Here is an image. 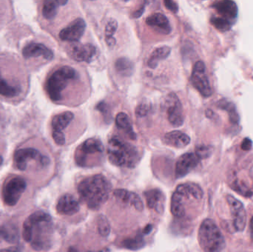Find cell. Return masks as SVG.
Wrapping results in <instances>:
<instances>
[{
  "label": "cell",
  "instance_id": "1",
  "mask_svg": "<svg viewBox=\"0 0 253 252\" xmlns=\"http://www.w3.org/2000/svg\"><path fill=\"white\" fill-rule=\"evenodd\" d=\"M53 233L51 217L43 211L30 214L23 224V239L36 251H48L51 248Z\"/></svg>",
  "mask_w": 253,
  "mask_h": 252
},
{
  "label": "cell",
  "instance_id": "2",
  "mask_svg": "<svg viewBox=\"0 0 253 252\" xmlns=\"http://www.w3.org/2000/svg\"><path fill=\"white\" fill-rule=\"evenodd\" d=\"M112 185L102 175L88 177L79 183L78 193L90 209H99L109 198Z\"/></svg>",
  "mask_w": 253,
  "mask_h": 252
},
{
  "label": "cell",
  "instance_id": "3",
  "mask_svg": "<svg viewBox=\"0 0 253 252\" xmlns=\"http://www.w3.org/2000/svg\"><path fill=\"white\" fill-rule=\"evenodd\" d=\"M203 196V190L196 183H185L179 185L172 195V214L177 219H185L187 217L188 206L193 203L202 201Z\"/></svg>",
  "mask_w": 253,
  "mask_h": 252
},
{
  "label": "cell",
  "instance_id": "4",
  "mask_svg": "<svg viewBox=\"0 0 253 252\" xmlns=\"http://www.w3.org/2000/svg\"><path fill=\"white\" fill-rule=\"evenodd\" d=\"M108 156L112 164L127 168L135 167L141 158L135 146L117 137L108 141Z\"/></svg>",
  "mask_w": 253,
  "mask_h": 252
},
{
  "label": "cell",
  "instance_id": "5",
  "mask_svg": "<svg viewBox=\"0 0 253 252\" xmlns=\"http://www.w3.org/2000/svg\"><path fill=\"white\" fill-rule=\"evenodd\" d=\"M199 245L205 252H224L226 248L225 237L217 224L211 219H205L199 227Z\"/></svg>",
  "mask_w": 253,
  "mask_h": 252
},
{
  "label": "cell",
  "instance_id": "6",
  "mask_svg": "<svg viewBox=\"0 0 253 252\" xmlns=\"http://www.w3.org/2000/svg\"><path fill=\"white\" fill-rule=\"evenodd\" d=\"M77 79V73L70 66H63L49 76L46 84V91L53 101L62 99V94L70 82Z\"/></svg>",
  "mask_w": 253,
  "mask_h": 252
},
{
  "label": "cell",
  "instance_id": "7",
  "mask_svg": "<svg viewBox=\"0 0 253 252\" xmlns=\"http://www.w3.org/2000/svg\"><path fill=\"white\" fill-rule=\"evenodd\" d=\"M104 152V146L99 139L91 137L78 147L75 153V160L79 166L89 167L93 166L92 156L102 155Z\"/></svg>",
  "mask_w": 253,
  "mask_h": 252
},
{
  "label": "cell",
  "instance_id": "8",
  "mask_svg": "<svg viewBox=\"0 0 253 252\" xmlns=\"http://www.w3.org/2000/svg\"><path fill=\"white\" fill-rule=\"evenodd\" d=\"M27 183L24 178L20 176L11 178L5 182L2 187V200L8 206H14L25 191Z\"/></svg>",
  "mask_w": 253,
  "mask_h": 252
},
{
  "label": "cell",
  "instance_id": "9",
  "mask_svg": "<svg viewBox=\"0 0 253 252\" xmlns=\"http://www.w3.org/2000/svg\"><path fill=\"white\" fill-rule=\"evenodd\" d=\"M31 160L38 161L42 166H47L50 159L47 156H43L38 150L31 147L21 148L14 153V163L17 169L20 171L26 170L28 162Z\"/></svg>",
  "mask_w": 253,
  "mask_h": 252
},
{
  "label": "cell",
  "instance_id": "10",
  "mask_svg": "<svg viewBox=\"0 0 253 252\" xmlns=\"http://www.w3.org/2000/svg\"><path fill=\"white\" fill-rule=\"evenodd\" d=\"M191 82L193 87L202 96L207 98L212 95V89L206 74V67L202 61H199L195 64L191 75Z\"/></svg>",
  "mask_w": 253,
  "mask_h": 252
},
{
  "label": "cell",
  "instance_id": "11",
  "mask_svg": "<svg viewBox=\"0 0 253 252\" xmlns=\"http://www.w3.org/2000/svg\"><path fill=\"white\" fill-rule=\"evenodd\" d=\"M167 118L172 125L181 127L184 124L183 109L182 103L174 92L168 94L165 100Z\"/></svg>",
  "mask_w": 253,
  "mask_h": 252
},
{
  "label": "cell",
  "instance_id": "12",
  "mask_svg": "<svg viewBox=\"0 0 253 252\" xmlns=\"http://www.w3.org/2000/svg\"><path fill=\"white\" fill-rule=\"evenodd\" d=\"M227 201L230 208L234 228L235 231L241 232L245 229L247 224V214L244 204L231 195L227 196Z\"/></svg>",
  "mask_w": 253,
  "mask_h": 252
},
{
  "label": "cell",
  "instance_id": "13",
  "mask_svg": "<svg viewBox=\"0 0 253 252\" xmlns=\"http://www.w3.org/2000/svg\"><path fill=\"white\" fill-rule=\"evenodd\" d=\"M86 28V23L82 18H77L72 22L69 26L65 27L59 33V38L63 41L73 42L79 41Z\"/></svg>",
  "mask_w": 253,
  "mask_h": 252
},
{
  "label": "cell",
  "instance_id": "14",
  "mask_svg": "<svg viewBox=\"0 0 253 252\" xmlns=\"http://www.w3.org/2000/svg\"><path fill=\"white\" fill-rule=\"evenodd\" d=\"M200 162L196 153H187L182 155L176 164V178H182L195 169Z\"/></svg>",
  "mask_w": 253,
  "mask_h": 252
},
{
  "label": "cell",
  "instance_id": "15",
  "mask_svg": "<svg viewBox=\"0 0 253 252\" xmlns=\"http://www.w3.org/2000/svg\"><path fill=\"white\" fill-rule=\"evenodd\" d=\"M69 54L73 60L76 62H92L96 55V48L91 44H76L70 47Z\"/></svg>",
  "mask_w": 253,
  "mask_h": 252
},
{
  "label": "cell",
  "instance_id": "16",
  "mask_svg": "<svg viewBox=\"0 0 253 252\" xmlns=\"http://www.w3.org/2000/svg\"><path fill=\"white\" fill-rule=\"evenodd\" d=\"M23 55L25 59L43 57L50 61L53 58V53L50 49L41 43H30L24 46Z\"/></svg>",
  "mask_w": 253,
  "mask_h": 252
},
{
  "label": "cell",
  "instance_id": "17",
  "mask_svg": "<svg viewBox=\"0 0 253 252\" xmlns=\"http://www.w3.org/2000/svg\"><path fill=\"white\" fill-rule=\"evenodd\" d=\"M79 203L70 194L62 195L56 205V211L61 215L72 216L79 212Z\"/></svg>",
  "mask_w": 253,
  "mask_h": 252
},
{
  "label": "cell",
  "instance_id": "18",
  "mask_svg": "<svg viewBox=\"0 0 253 252\" xmlns=\"http://www.w3.org/2000/svg\"><path fill=\"white\" fill-rule=\"evenodd\" d=\"M146 24L153 27L158 33L168 35L171 33L172 28L170 22L165 15L161 13H156L146 19Z\"/></svg>",
  "mask_w": 253,
  "mask_h": 252
},
{
  "label": "cell",
  "instance_id": "19",
  "mask_svg": "<svg viewBox=\"0 0 253 252\" xmlns=\"http://www.w3.org/2000/svg\"><path fill=\"white\" fill-rule=\"evenodd\" d=\"M147 206L150 209H154L159 214H162L164 209V194L158 189H150L144 193Z\"/></svg>",
  "mask_w": 253,
  "mask_h": 252
},
{
  "label": "cell",
  "instance_id": "20",
  "mask_svg": "<svg viewBox=\"0 0 253 252\" xmlns=\"http://www.w3.org/2000/svg\"><path fill=\"white\" fill-rule=\"evenodd\" d=\"M20 85L11 82L9 79L3 76L0 71V95L7 99L17 98L23 92Z\"/></svg>",
  "mask_w": 253,
  "mask_h": 252
},
{
  "label": "cell",
  "instance_id": "21",
  "mask_svg": "<svg viewBox=\"0 0 253 252\" xmlns=\"http://www.w3.org/2000/svg\"><path fill=\"white\" fill-rule=\"evenodd\" d=\"M114 195L118 201L131 206L137 211H141L144 208L141 198L134 192H129L125 189H116L114 192Z\"/></svg>",
  "mask_w": 253,
  "mask_h": 252
},
{
  "label": "cell",
  "instance_id": "22",
  "mask_svg": "<svg viewBox=\"0 0 253 252\" xmlns=\"http://www.w3.org/2000/svg\"><path fill=\"white\" fill-rule=\"evenodd\" d=\"M164 141L166 144L175 148H184L190 143V137L178 130H173L170 133H166L164 137Z\"/></svg>",
  "mask_w": 253,
  "mask_h": 252
},
{
  "label": "cell",
  "instance_id": "23",
  "mask_svg": "<svg viewBox=\"0 0 253 252\" xmlns=\"http://www.w3.org/2000/svg\"><path fill=\"white\" fill-rule=\"evenodd\" d=\"M214 9L218 11L223 18L229 20L230 19H235L238 15V6L236 3L231 0H222L215 2L212 5Z\"/></svg>",
  "mask_w": 253,
  "mask_h": 252
},
{
  "label": "cell",
  "instance_id": "24",
  "mask_svg": "<svg viewBox=\"0 0 253 252\" xmlns=\"http://www.w3.org/2000/svg\"><path fill=\"white\" fill-rule=\"evenodd\" d=\"M73 118H74V115L69 111L55 115L51 121L53 132L63 131L73 121Z\"/></svg>",
  "mask_w": 253,
  "mask_h": 252
},
{
  "label": "cell",
  "instance_id": "25",
  "mask_svg": "<svg viewBox=\"0 0 253 252\" xmlns=\"http://www.w3.org/2000/svg\"><path fill=\"white\" fill-rule=\"evenodd\" d=\"M115 124L118 128L124 130L128 137L132 140H135L137 138L136 133H134V129H133L132 124H131V119L127 114L124 113H119L117 114L115 116Z\"/></svg>",
  "mask_w": 253,
  "mask_h": 252
},
{
  "label": "cell",
  "instance_id": "26",
  "mask_svg": "<svg viewBox=\"0 0 253 252\" xmlns=\"http://www.w3.org/2000/svg\"><path fill=\"white\" fill-rule=\"evenodd\" d=\"M0 237L11 244L17 243L19 240L17 227L12 224H4L0 227Z\"/></svg>",
  "mask_w": 253,
  "mask_h": 252
},
{
  "label": "cell",
  "instance_id": "27",
  "mask_svg": "<svg viewBox=\"0 0 253 252\" xmlns=\"http://www.w3.org/2000/svg\"><path fill=\"white\" fill-rule=\"evenodd\" d=\"M170 52H171V48L168 46L158 47L152 53L147 65L152 69H155L158 66V64L160 61L164 60L168 57Z\"/></svg>",
  "mask_w": 253,
  "mask_h": 252
},
{
  "label": "cell",
  "instance_id": "28",
  "mask_svg": "<svg viewBox=\"0 0 253 252\" xmlns=\"http://www.w3.org/2000/svg\"><path fill=\"white\" fill-rule=\"evenodd\" d=\"M115 68L117 73L121 76L128 77L133 74L134 65L132 62L127 58H120L115 62Z\"/></svg>",
  "mask_w": 253,
  "mask_h": 252
},
{
  "label": "cell",
  "instance_id": "29",
  "mask_svg": "<svg viewBox=\"0 0 253 252\" xmlns=\"http://www.w3.org/2000/svg\"><path fill=\"white\" fill-rule=\"evenodd\" d=\"M144 234H145V233L142 231V232L137 234L135 237L126 239L121 243V245L123 247L130 249V250H138L144 246V240L143 237Z\"/></svg>",
  "mask_w": 253,
  "mask_h": 252
},
{
  "label": "cell",
  "instance_id": "30",
  "mask_svg": "<svg viewBox=\"0 0 253 252\" xmlns=\"http://www.w3.org/2000/svg\"><path fill=\"white\" fill-rule=\"evenodd\" d=\"M60 5L59 1H46L42 8V14L46 20H53L58 13Z\"/></svg>",
  "mask_w": 253,
  "mask_h": 252
},
{
  "label": "cell",
  "instance_id": "31",
  "mask_svg": "<svg viewBox=\"0 0 253 252\" xmlns=\"http://www.w3.org/2000/svg\"><path fill=\"white\" fill-rule=\"evenodd\" d=\"M118 28V23L116 20H111L105 27V37L108 46L113 47L115 44V39L114 37V33Z\"/></svg>",
  "mask_w": 253,
  "mask_h": 252
},
{
  "label": "cell",
  "instance_id": "32",
  "mask_svg": "<svg viewBox=\"0 0 253 252\" xmlns=\"http://www.w3.org/2000/svg\"><path fill=\"white\" fill-rule=\"evenodd\" d=\"M219 107L221 109L228 111L231 122L234 124H238L239 122V115L235 109V106L232 103L221 101L219 103Z\"/></svg>",
  "mask_w": 253,
  "mask_h": 252
},
{
  "label": "cell",
  "instance_id": "33",
  "mask_svg": "<svg viewBox=\"0 0 253 252\" xmlns=\"http://www.w3.org/2000/svg\"><path fill=\"white\" fill-rule=\"evenodd\" d=\"M210 22L211 24L220 31H228L231 27L230 22L223 17H212Z\"/></svg>",
  "mask_w": 253,
  "mask_h": 252
},
{
  "label": "cell",
  "instance_id": "34",
  "mask_svg": "<svg viewBox=\"0 0 253 252\" xmlns=\"http://www.w3.org/2000/svg\"><path fill=\"white\" fill-rule=\"evenodd\" d=\"M231 187L235 192H238V194L243 195V196L246 197V198H250V197L253 196V192L247 187V185L243 182H239L238 180H235Z\"/></svg>",
  "mask_w": 253,
  "mask_h": 252
},
{
  "label": "cell",
  "instance_id": "35",
  "mask_svg": "<svg viewBox=\"0 0 253 252\" xmlns=\"http://www.w3.org/2000/svg\"><path fill=\"white\" fill-rule=\"evenodd\" d=\"M98 228H99V233L104 237L109 235L111 228H110L109 223L105 216L101 215L98 219Z\"/></svg>",
  "mask_w": 253,
  "mask_h": 252
},
{
  "label": "cell",
  "instance_id": "36",
  "mask_svg": "<svg viewBox=\"0 0 253 252\" xmlns=\"http://www.w3.org/2000/svg\"><path fill=\"white\" fill-rule=\"evenodd\" d=\"M212 153V147L210 146L200 145L196 147V155L200 160L207 159Z\"/></svg>",
  "mask_w": 253,
  "mask_h": 252
},
{
  "label": "cell",
  "instance_id": "37",
  "mask_svg": "<svg viewBox=\"0 0 253 252\" xmlns=\"http://www.w3.org/2000/svg\"><path fill=\"white\" fill-rule=\"evenodd\" d=\"M52 137H53L55 143L58 145H64L66 143V136L62 132H53Z\"/></svg>",
  "mask_w": 253,
  "mask_h": 252
},
{
  "label": "cell",
  "instance_id": "38",
  "mask_svg": "<svg viewBox=\"0 0 253 252\" xmlns=\"http://www.w3.org/2000/svg\"><path fill=\"white\" fill-rule=\"evenodd\" d=\"M96 108L105 118L109 117V115L111 114L109 111V107H108V104H107L105 101H102V102L99 103L97 106H96Z\"/></svg>",
  "mask_w": 253,
  "mask_h": 252
},
{
  "label": "cell",
  "instance_id": "39",
  "mask_svg": "<svg viewBox=\"0 0 253 252\" xmlns=\"http://www.w3.org/2000/svg\"><path fill=\"white\" fill-rule=\"evenodd\" d=\"M164 5L167 9L170 10L173 13H176L179 11V5L174 1H171V0H165L164 2Z\"/></svg>",
  "mask_w": 253,
  "mask_h": 252
},
{
  "label": "cell",
  "instance_id": "40",
  "mask_svg": "<svg viewBox=\"0 0 253 252\" xmlns=\"http://www.w3.org/2000/svg\"><path fill=\"white\" fill-rule=\"evenodd\" d=\"M150 111V106L147 105L146 104H140L137 109V114L139 116H144V115H147Z\"/></svg>",
  "mask_w": 253,
  "mask_h": 252
},
{
  "label": "cell",
  "instance_id": "41",
  "mask_svg": "<svg viewBox=\"0 0 253 252\" xmlns=\"http://www.w3.org/2000/svg\"><path fill=\"white\" fill-rule=\"evenodd\" d=\"M241 147V149L244 151H248L253 147V141L248 137H246L242 140Z\"/></svg>",
  "mask_w": 253,
  "mask_h": 252
},
{
  "label": "cell",
  "instance_id": "42",
  "mask_svg": "<svg viewBox=\"0 0 253 252\" xmlns=\"http://www.w3.org/2000/svg\"><path fill=\"white\" fill-rule=\"evenodd\" d=\"M144 9H145V5H143L139 10H137V11H135V12L134 13V14H133V17H134L135 19L139 18V17L142 15L143 13H144Z\"/></svg>",
  "mask_w": 253,
  "mask_h": 252
},
{
  "label": "cell",
  "instance_id": "43",
  "mask_svg": "<svg viewBox=\"0 0 253 252\" xmlns=\"http://www.w3.org/2000/svg\"><path fill=\"white\" fill-rule=\"evenodd\" d=\"M0 252H22V251L17 247H11L8 249H0Z\"/></svg>",
  "mask_w": 253,
  "mask_h": 252
},
{
  "label": "cell",
  "instance_id": "44",
  "mask_svg": "<svg viewBox=\"0 0 253 252\" xmlns=\"http://www.w3.org/2000/svg\"><path fill=\"white\" fill-rule=\"evenodd\" d=\"M250 234H251V237L253 240V218H252L251 220H250Z\"/></svg>",
  "mask_w": 253,
  "mask_h": 252
},
{
  "label": "cell",
  "instance_id": "45",
  "mask_svg": "<svg viewBox=\"0 0 253 252\" xmlns=\"http://www.w3.org/2000/svg\"><path fill=\"white\" fill-rule=\"evenodd\" d=\"M69 252H77V251H76L74 248H70L69 250Z\"/></svg>",
  "mask_w": 253,
  "mask_h": 252
},
{
  "label": "cell",
  "instance_id": "46",
  "mask_svg": "<svg viewBox=\"0 0 253 252\" xmlns=\"http://www.w3.org/2000/svg\"><path fill=\"white\" fill-rule=\"evenodd\" d=\"M2 163H3V158L0 155V166L2 164Z\"/></svg>",
  "mask_w": 253,
  "mask_h": 252
}]
</instances>
